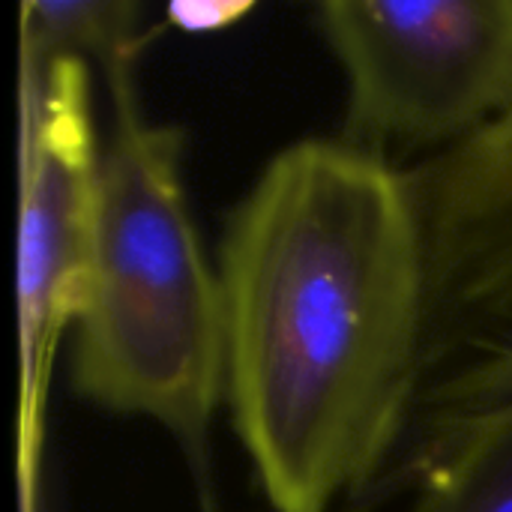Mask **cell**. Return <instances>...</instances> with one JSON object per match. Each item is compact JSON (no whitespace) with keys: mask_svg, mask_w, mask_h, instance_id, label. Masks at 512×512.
<instances>
[{"mask_svg":"<svg viewBox=\"0 0 512 512\" xmlns=\"http://www.w3.org/2000/svg\"><path fill=\"white\" fill-rule=\"evenodd\" d=\"M225 402L276 512L369 504L426 342L408 171L342 138L276 153L219 249Z\"/></svg>","mask_w":512,"mask_h":512,"instance_id":"1","label":"cell"},{"mask_svg":"<svg viewBox=\"0 0 512 512\" xmlns=\"http://www.w3.org/2000/svg\"><path fill=\"white\" fill-rule=\"evenodd\" d=\"M102 75L111 129L90 282L72 330V387L96 408L159 423L204 468L225 399L219 273L186 207L180 132L147 120L132 63Z\"/></svg>","mask_w":512,"mask_h":512,"instance_id":"2","label":"cell"},{"mask_svg":"<svg viewBox=\"0 0 512 512\" xmlns=\"http://www.w3.org/2000/svg\"><path fill=\"white\" fill-rule=\"evenodd\" d=\"M426 246V342L399 444L369 501L417 483L512 408V111L408 168Z\"/></svg>","mask_w":512,"mask_h":512,"instance_id":"3","label":"cell"},{"mask_svg":"<svg viewBox=\"0 0 512 512\" xmlns=\"http://www.w3.org/2000/svg\"><path fill=\"white\" fill-rule=\"evenodd\" d=\"M15 222V501L39 512L45 405L57 351L84 309L102 144L90 114L87 60L18 51Z\"/></svg>","mask_w":512,"mask_h":512,"instance_id":"4","label":"cell"},{"mask_svg":"<svg viewBox=\"0 0 512 512\" xmlns=\"http://www.w3.org/2000/svg\"><path fill=\"white\" fill-rule=\"evenodd\" d=\"M315 21L348 81L342 141L390 165L512 111V0H330Z\"/></svg>","mask_w":512,"mask_h":512,"instance_id":"5","label":"cell"},{"mask_svg":"<svg viewBox=\"0 0 512 512\" xmlns=\"http://www.w3.org/2000/svg\"><path fill=\"white\" fill-rule=\"evenodd\" d=\"M411 512H512V408L474 426L417 483Z\"/></svg>","mask_w":512,"mask_h":512,"instance_id":"6","label":"cell"},{"mask_svg":"<svg viewBox=\"0 0 512 512\" xmlns=\"http://www.w3.org/2000/svg\"><path fill=\"white\" fill-rule=\"evenodd\" d=\"M141 3L132 0H30L21 6V48L93 57L102 72L132 63Z\"/></svg>","mask_w":512,"mask_h":512,"instance_id":"7","label":"cell"},{"mask_svg":"<svg viewBox=\"0 0 512 512\" xmlns=\"http://www.w3.org/2000/svg\"><path fill=\"white\" fill-rule=\"evenodd\" d=\"M246 12L249 3H174L168 9V18L183 30H216L234 24Z\"/></svg>","mask_w":512,"mask_h":512,"instance_id":"8","label":"cell"}]
</instances>
